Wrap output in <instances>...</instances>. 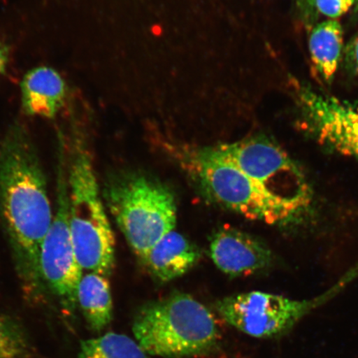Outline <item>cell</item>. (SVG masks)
I'll list each match as a JSON object with an SVG mask.
<instances>
[{"instance_id": "6da1fadb", "label": "cell", "mask_w": 358, "mask_h": 358, "mask_svg": "<svg viewBox=\"0 0 358 358\" xmlns=\"http://www.w3.org/2000/svg\"><path fill=\"white\" fill-rule=\"evenodd\" d=\"M53 214L37 147L26 124L15 120L0 141V226L21 288L33 301L47 293L40 253Z\"/></svg>"}, {"instance_id": "7a4b0ae2", "label": "cell", "mask_w": 358, "mask_h": 358, "mask_svg": "<svg viewBox=\"0 0 358 358\" xmlns=\"http://www.w3.org/2000/svg\"><path fill=\"white\" fill-rule=\"evenodd\" d=\"M64 111L57 134L66 150L69 223L76 255L83 271L109 277L115 266V240L88 150L84 120L87 112L73 96Z\"/></svg>"}, {"instance_id": "3957f363", "label": "cell", "mask_w": 358, "mask_h": 358, "mask_svg": "<svg viewBox=\"0 0 358 358\" xmlns=\"http://www.w3.org/2000/svg\"><path fill=\"white\" fill-rule=\"evenodd\" d=\"M177 158L210 199L250 220L287 226L306 209L281 198L224 159L215 146L180 147Z\"/></svg>"}, {"instance_id": "277c9868", "label": "cell", "mask_w": 358, "mask_h": 358, "mask_svg": "<svg viewBox=\"0 0 358 358\" xmlns=\"http://www.w3.org/2000/svg\"><path fill=\"white\" fill-rule=\"evenodd\" d=\"M132 330L148 355L164 358L206 355L220 338L211 311L185 293L145 303L134 315Z\"/></svg>"}, {"instance_id": "5b68a950", "label": "cell", "mask_w": 358, "mask_h": 358, "mask_svg": "<svg viewBox=\"0 0 358 358\" xmlns=\"http://www.w3.org/2000/svg\"><path fill=\"white\" fill-rule=\"evenodd\" d=\"M102 195L125 240L141 261L176 226L173 191L145 173L113 174L106 181Z\"/></svg>"}, {"instance_id": "8992f818", "label": "cell", "mask_w": 358, "mask_h": 358, "mask_svg": "<svg viewBox=\"0 0 358 358\" xmlns=\"http://www.w3.org/2000/svg\"><path fill=\"white\" fill-rule=\"evenodd\" d=\"M57 136L55 213L42 245L40 271L46 292L57 299L67 315H73L78 308V289L84 271L76 255L70 229L64 143Z\"/></svg>"}, {"instance_id": "52a82bcc", "label": "cell", "mask_w": 358, "mask_h": 358, "mask_svg": "<svg viewBox=\"0 0 358 358\" xmlns=\"http://www.w3.org/2000/svg\"><path fill=\"white\" fill-rule=\"evenodd\" d=\"M350 284L351 279L343 275L324 293L303 301L262 291H250L220 299L216 308L222 319L240 332L257 338H274L288 332L303 317Z\"/></svg>"}, {"instance_id": "ba28073f", "label": "cell", "mask_w": 358, "mask_h": 358, "mask_svg": "<svg viewBox=\"0 0 358 358\" xmlns=\"http://www.w3.org/2000/svg\"><path fill=\"white\" fill-rule=\"evenodd\" d=\"M224 159L281 198L308 210L312 189L306 173L283 148L265 136L214 145Z\"/></svg>"}, {"instance_id": "9c48e42d", "label": "cell", "mask_w": 358, "mask_h": 358, "mask_svg": "<svg viewBox=\"0 0 358 358\" xmlns=\"http://www.w3.org/2000/svg\"><path fill=\"white\" fill-rule=\"evenodd\" d=\"M301 128L338 153L358 162V105L290 80Z\"/></svg>"}, {"instance_id": "30bf717a", "label": "cell", "mask_w": 358, "mask_h": 358, "mask_svg": "<svg viewBox=\"0 0 358 358\" xmlns=\"http://www.w3.org/2000/svg\"><path fill=\"white\" fill-rule=\"evenodd\" d=\"M209 254L216 266L226 275L246 276L266 270L274 257L261 240L235 228H222L210 241Z\"/></svg>"}, {"instance_id": "8fae6325", "label": "cell", "mask_w": 358, "mask_h": 358, "mask_svg": "<svg viewBox=\"0 0 358 358\" xmlns=\"http://www.w3.org/2000/svg\"><path fill=\"white\" fill-rule=\"evenodd\" d=\"M69 99L65 80L53 67H34L22 78L20 100L26 115L55 119L64 110Z\"/></svg>"}, {"instance_id": "7c38bea8", "label": "cell", "mask_w": 358, "mask_h": 358, "mask_svg": "<svg viewBox=\"0 0 358 358\" xmlns=\"http://www.w3.org/2000/svg\"><path fill=\"white\" fill-rule=\"evenodd\" d=\"M200 255L192 241L173 230L149 250L142 262L155 279L167 283L189 272L199 262Z\"/></svg>"}, {"instance_id": "4fadbf2b", "label": "cell", "mask_w": 358, "mask_h": 358, "mask_svg": "<svg viewBox=\"0 0 358 358\" xmlns=\"http://www.w3.org/2000/svg\"><path fill=\"white\" fill-rule=\"evenodd\" d=\"M78 306L89 329L101 333L113 319L112 299L108 277L96 272L83 274L78 289Z\"/></svg>"}, {"instance_id": "5bb4252c", "label": "cell", "mask_w": 358, "mask_h": 358, "mask_svg": "<svg viewBox=\"0 0 358 358\" xmlns=\"http://www.w3.org/2000/svg\"><path fill=\"white\" fill-rule=\"evenodd\" d=\"M343 29L336 20L320 22L313 29L308 39L311 60L324 82H333L341 60Z\"/></svg>"}, {"instance_id": "9a60e30c", "label": "cell", "mask_w": 358, "mask_h": 358, "mask_svg": "<svg viewBox=\"0 0 358 358\" xmlns=\"http://www.w3.org/2000/svg\"><path fill=\"white\" fill-rule=\"evenodd\" d=\"M136 340L108 333L80 342L75 358H150Z\"/></svg>"}, {"instance_id": "2e32d148", "label": "cell", "mask_w": 358, "mask_h": 358, "mask_svg": "<svg viewBox=\"0 0 358 358\" xmlns=\"http://www.w3.org/2000/svg\"><path fill=\"white\" fill-rule=\"evenodd\" d=\"M31 352L24 327L15 317L0 313V358H29Z\"/></svg>"}, {"instance_id": "e0dca14e", "label": "cell", "mask_w": 358, "mask_h": 358, "mask_svg": "<svg viewBox=\"0 0 358 358\" xmlns=\"http://www.w3.org/2000/svg\"><path fill=\"white\" fill-rule=\"evenodd\" d=\"M322 15L336 20L345 15L356 3V0H308Z\"/></svg>"}, {"instance_id": "ac0fdd59", "label": "cell", "mask_w": 358, "mask_h": 358, "mask_svg": "<svg viewBox=\"0 0 358 358\" xmlns=\"http://www.w3.org/2000/svg\"><path fill=\"white\" fill-rule=\"evenodd\" d=\"M345 53L349 70L358 78V34L349 43Z\"/></svg>"}, {"instance_id": "d6986e66", "label": "cell", "mask_w": 358, "mask_h": 358, "mask_svg": "<svg viewBox=\"0 0 358 358\" xmlns=\"http://www.w3.org/2000/svg\"><path fill=\"white\" fill-rule=\"evenodd\" d=\"M10 49L8 45L0 40V78L6 73L10 64Z\"/></svg>"}, {"instance_id": "ffe728a7", "label": "cell", "mask_w": 358, "mask_h": 358, "mask_svg": "<svg viewBox=\"0 0 358 358\" xmlns=\"http://www.w3.org/2000/svg\"><path fill=\"white\" fill-rule=\"evenodd\" d=\"M356 6H357V8L358 10V0H356Z\"/></svg>"}, {"instance_id": "44dd1931", "label": "cell", "mask_w": 358, "mask_h": 358, "mask_svg": "<svg viewBox=\"0 0 358 358\" xmlns=\"http://www.w3.org/2000/svg\"><path fill=\"white\" fill-rule=\"evenodd\" d=\"M307 1H308V0H307Z\"/></svg>"}]
</instances>
